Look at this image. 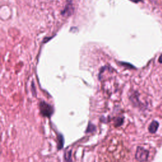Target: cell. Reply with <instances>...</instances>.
Returning <instances> with one entry per match:
<instances>
[{
    "instance_id": "1",
    "label": "cell",
    "mask_w": 162,
    "mask_h": 162,
    "mask_svg": "<svg viewBox=\"0 0 162 162\" xmlns=\"http://www.w3.org/2000/svg\"><path fill=\"white\" fill-rule=\"evenodd\" d=\"M39 110L41 115L46 117H50L54 113L53 107L44 101L39 103Z\"/></svg>"
},
{
    "instance_id": "2",
    "label": "cell",
    "mask_w": 162,
    "mask_h": 162,
    "mask_svg": "<svg viewBox=\"0 0 162 162\" xmlns=\"http://www.w3.org/2000/svg\"><path fill=\"white\" fill-rule=\"evenodd\" d=\"M149 156V152L143 147L138 146L135 154L136 159L140 162H144L148 160Z\"/></svg>"
},
{
    "instance_id": "3",
    "label": "cell",
    "mask_w": 162,
    "mask_h": 162,
    "mask_svg": "<svg viewBox=\"0 0 162 162\" xmlns=\"http://www.w3.org/2000/svg\"><path fill=\"white\" fill-rule=\"evenodd\" d=\"M74 8L73 6L72 0H67V3L63 8V10L61 11V15L63 17H70L74 13Z\"/></svg>"
},
{
    "instance_id": "4",
    "label": "cell",
    "mask_w": 162,
    "mask_h": 162,
    "mask_svg": "<svg viewBox=\"0 0 162 162\" xmlns=\"http://www.w3.org/2000/svg\"><path fill=\"white\" fill-rule=\"evenodd\" d=\"M138 93L137 92H134V93H132L131 95V96H130V99L131 101V102L134 104L135 106H140L141 105V103L140 101L139 100V98H138Z\"/></svg>"
},
{
    "instance_id": "5",
    "label": "cell",
    "mask_w": 162,
    "mask_h": 162,
    "mask_svg": "<svg viewBox=\"0 0 162 162\" xmlns=\"http://www.w3.org/2000/svg\"><path fill=\"white\" fill-rule=\"evenodd\" d=\"M158 127H159L158 122L156 121H153L148 127V131H149V132H151L152 134L155 133L158 129Z\"/></svg>"
},
{
    "instance_id": "6",
    "label": "cell",
    "mask_w": 162,
    "mask_h": 162,
    "mask_svg": "<svg viewBox=\"0 0 162 162\" xmlns=\"http://www.w3.org/2000/svg\"><path fill=\"white\" fill-rule=\"evenodd\" d=\"M64 144V140L62 135H59L58 137V143H57V147L58 149H60L63 148Z\"/></svg>"
},
{
    "instance_id": "7",
    "label": "cell",
    "mask_w": 162,
    "mask_h": 162,
    "mask_svg": "<svg viewBox=\"0 0 162 162\" xmlns=\"http://www.w3.org/2000/svg\"><path fill=\"white\" fill-rule=\"evenodd\" d=\"M72 152H65L64 155V160L65 162H72Z\"/></svg>"
},
{
    "instance_id": "8",
    "label": "cell",
    "mask_w": 162,
    "mask_h": 162,
    "mask_svg": "<svg viewBox=\"0 0 162 162\" xmlns=\"http://www.w3.org/2000/svg\"><path fill=\"white\" fill-rule=\"evenodd\" d=\"M124 122V118L123 117H119L117 119V120L115 122V126L116 127H118L122 125Z\"/></svg>"
},
{
    "instance_id": "9",
    "label": "cell",
    "mask_w": 162,
    "mask_h": 162,
    "mask_svg": "<svg viewBox=\"0 0 162 162\" xmlns=\"http://www.w3.org/2000/svg\"><path fill=\"white\" fill-rule=\"evenodd\" d=\"M131 1L134 2V3H137L140 2H143V0H131Z\"/></svg>"
},
{
    "instance_id": "10",
    "label": "cell",
    "mask_w": 162,
    "mask_h": 162,
    "mask_svg": "<svg viewBox=\"0 0 162 162\" xmlns=\"http://www.w3.org/2000/svg\"><path fill=\"white\" fill-rule=\"evenodd\" d=\"M158 62L160 63H162V54L160 56L159 59H158Z\"/></svg>"
}]
</instances>
